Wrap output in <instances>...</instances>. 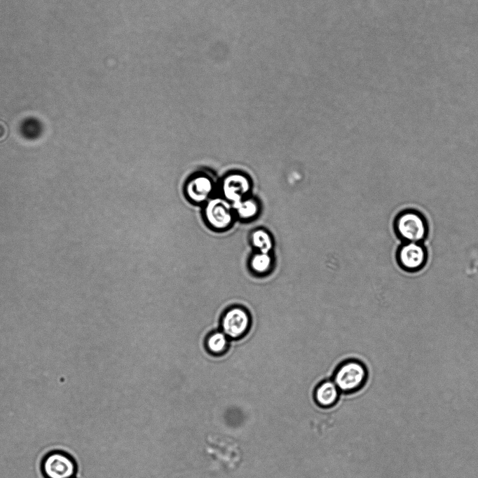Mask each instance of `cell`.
<instances>
[{
	"instance_id": "6da1fadb",
	"label": "cell",
	"mask_w": 478,
	"mask_h": 478,
	"mask_svg": "<svg viewBox=\"0 0 478 478\" xmlns=\"http://www.w3.org/2000/svg\"><path fill=\"white\" fill-rule=\"evenodd\" d=\"M368 375L367 367L363 362L358 359L349 358L337 365L332 379L341 392L352 394L365 385Z\"/></svg>"
},
{
	"instance_id": "7a4b0ae2",
	"label": "cell",
	"mask_w": 478,
	"mask_h": 478,
	"mask_svg": "<svg viewBox=\"0 0 478 478\" xmlns=\"http://www.w3.org/2000/svg\"><path fill=\"white\" fill-rule=\"evenodd\" d=\"M393 229L403 243H422L428 233L425 217L414 209H406L399 212L394 219Z\"/></svg>"
},
{
	"instance_id": "3957f363",
	"label": "cell",
	"mask_w": 478,
	"mask_h": 478,
	"mask_svg": "<svg viewBox=\"0 0 478 478\" xmlns=\"http://www.w3.org/2000/svg\"><path fill=\"white\" fill-rule=\"evenodd\" d=\"M252 323L253 319L249 309L240 303H235L222 314L220 329L231 341H239L248 335Z\"/></svg>"
},
{
	"instance_id": "277c9868",
	"label": "cell",
	"mask_w": 478,
	"mask_h": 478,
	"mask_svg": "<svg viewBox=\"0 0 478 478\" xmlns=\"http://www.w3.org/2000/svg\"><path fill=\"white\" fill-rule=\"evenodd\" d=\"M40 469L44 478H73L77 472V464L69 453L53 450L43 457Z\"/></svg>"
},
{
	"instance_id": "5b68a950",
	"label": "cell",
	"mask_w": 478,
	"mask_h": 478,
	"mask_svg": "<svg viewBox=\"0 0 478 478\" xmlns=\"http://www.w3.org/2000/svg\"><path fill=\"white\" fill-rule=\"evenodd\" d=\"M204 217L207 225L217 231L229 229L235 217L231 204L220 197L212 198L207 201Z\"/></svg>"
},
{
	"instance_id": "8992f818",
	"label": "cell",
	"mask_w": 478,
	"mask_h": 478,
	"mask_svg": "<svg viewBox=\"0 0 478 478\" xmlns=\"http://www.w3.org/2000/svg\"><path fill=\"white\" fill-rule=\"evenodd\" d=\"M396 260L404 271L411 273L418 271L427 263V250L422 243H402L396 252Z\"/></svg>"
},
{
	"instance_id": "52a82bcc",
	"label": "cell",
	"mask_w": 478,
	"mask_h": 478,
	"mask_svg": "<svg viewBox=\"0 0 478 478\" xmlns=\"http://www.w3.org/2000/svg\"><path fill=\"white\" fill-rule=\"evenodd\" d=\"M252 182L245 173L235 171L227 174L222 179L221 189L223 198L231 205L250 196Z\"/></svg>"
},
{
	"instance_id": "ba28073f",
	"label": "cell",
	"mask_w": 478,
	"mask_h": 478,
	"mask_svg": "<svg viewBox=\"0 0 478 478\" xmlns=\"http://www.w3.org/2000/svg\"><path fill=\"white\" fill-rule=\"evenodd\" d=\"M214 189V180L206 174L194 175L185 185L186 197L195 203L207 201L213 193Z\"/></svg>"
},
{
	"instance_id": "9c48e42d",
	"label": "cell",
	"mask_w": 478,
	"mask_h": 478,
	"mask_svg": "<svg viewBox=\"0 0 478 478\" xmlns=\"http://www.w3.org/2000/svg\"><path fill=\"white\" fill-rule=\"evenodd\" d=\"M246 266L248 272L253 277L266 278L270 275L275 268L273 252L253 251L247 259Z\"/></svg>"
},
{
	"instance_id": "30bf717a",
	"label": "cell",
	"mask_w": 478,
	"mask_h": 478,
	"mask_svg": "<svg viewBox=\"0 0 478 478\" xmlns=\"http://www.w3.org/2000/svg\"><path fill=\"white\" fill-rule=\"evenodd\" d=\"M341 392L332 381L327 379L319 383L314 390L313 397L315 403L322 408L334 406L339 398Z\"/></svg>"
},
{
	"instance_id": "8fae6325",
	"label": "cell",
	"mask_w": 478,
	"mask_h": 478,
	"mask_svg": "<svg viewBox=\"0 0 478 478\" xmlns=\"http://www.w3.org/2000/svg\"><path fill=\"white\" fill-rule=\"evenodd\" d=\"M235 216L240 221L249 222L257 218L261 212V203L257 198L249 196L231 205Z\"/></svg>"
},
{
	"instance_id": "7c38bea8",
	"label": "cell",
	"mask_w": 478,
	"mask_h": 478,
	"mask_svg": "<svg viewBox=\"0 0 478 478\" xmlns=\"http://www.w3.org/2000/svg\"><path fill=\"white\" fill-rule=\"evenodd\" d=\"M248 240L253 251L273 252L275 240L266 228L260 227L253 229L248 236Z\"/></svg>"
},
{
	"instance_id": "4fadbf2b",
	"label": "cell",
	"mask_w": 478,
	"mask_h": 478,
	"mask_svg": "<svg viewBox=\"0 0 478 478\" xmlns=\"http://www.w3.org/2000/svg\"><path fill=\"white\" fill-rule=\"evenodd\" d=\"M231 340L221 330L210 333L205 339V347L207 351L214 355H221L229 348Z\"/></svg>"
},
{
	"instance_id": "5bb4252c",
	"label": "cell",
	"mask_w": 478,
	"mask_h": 478,
	"mask_svg": "<svg viewBox=\"0 0 478 478\" xmlns=\"http://www.w3.org/2000/svg\"><path fill=\"white\" fill-rule=\"evenodd\" d=\"M42 131V125L39 120L34 118L25 119L20 125L22 136L29 139L38 137Z\"/></svg>"
},
{
	"instance_id": "9a60e30c",
	"label": "cell",
	"mask_w": 478,
	"mask_h": 478,
	"mask_svg": "<svg viewBox=\"0 0 478 478\" xmlns=\"http://www.w3.org/2000/svg\"><path fill=\"white\" fill-rule=\"evenodd\" d=\"M73 478H75V477H73Z\"/></svg>"
}]
</instances>
